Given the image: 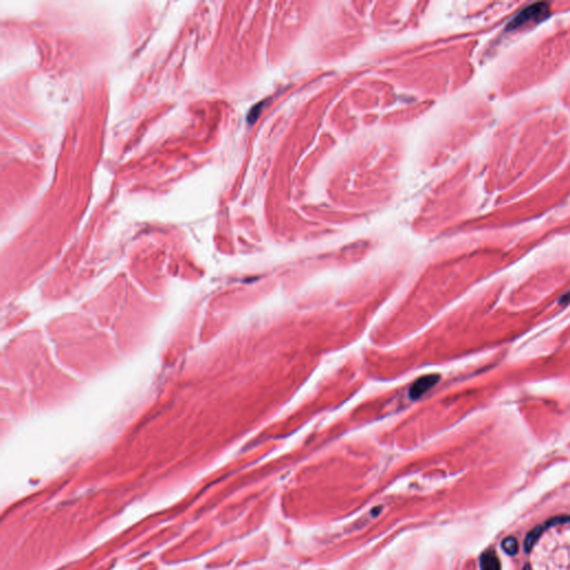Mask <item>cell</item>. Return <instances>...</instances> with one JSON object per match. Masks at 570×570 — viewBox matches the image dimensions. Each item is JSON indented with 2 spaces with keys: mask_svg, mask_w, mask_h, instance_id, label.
<instances>
[{
  "mask_svg": "<svg viewBox=\"0 0 570 570\" xmlns=\"http://www.w3.org/2000/svg\"><path fill=\"white\" fill-rule=\"evenodd\" d=\"M548 15H549V7L547 3L539 2L531 4V6L524 8L522 11H520L518 15L510 21V24L508 25V29L519 28V27H521L524 24H529V22L541 21Z\"/></svg>",
  "mask_w": 570,
  "mask_h": 570,
  "instance_id": "6da1fadb",
  "label": "cell"
},
{
  "mask_svg": "<svg viewBox=\"0 0 570 570\" xmlns=\"http://www.w3.org/2000/svg\"><path fill=\"white\" fill-rule=\"evenodd\" d=\"M439 381L438 375H428V377L421 378L415 382L410 390V396L412 399H418L423 393L430 390L434 384Z\"/></svg>",
  "mask_w": 570,
  "mask_h": 570,
  "instance_id": "7a4b0ae2",
  "label": "cell"
},
{
  "mask_svg": "<svg viewBox=\"0 0 570 570\" xmlns=\"http://www.w3.org/2000/svg\"><path fill=\"white\" fill-rule=\"evenodd\" d=\"M548 528H550L549 524H548V522H546L544 524H539V526H537L535 529H532V530L528 533V536L526 537V539H524V544H523L524 551H526L527 554L530 553L531 549L533 548V546H535V544L538 541V539H539L542 533H544V531L547 530Z\"/></svg>",
  "mask_w": 570,
  "mask_h": 570,
  "instance_id": "3957f363",
  "label": "cell"
},
{
  "mask_svg": "<svg viewBox=\"0 0 570 570\" xmlns=\"http://www.w3.org/2000/svg\"><path fill=\"white\" fill-rule=\"evenodd\" d=\"M481 570H501L499 558L494 550H488L480 558Z\"/></svg>",
  "mask_w": 570,
  "mask_h": 570,
  "instance_id": "277c9868",
  "label": "cell"
},
{
  "mask_svg": "<svg viewBox=\"0 0 570 570\" xmlns=\"http://www.w3.org/2000/svg\"><path fill=\"white\" fill-rule=\"evenodd\" d=\"M501 547H502V549L505 550V553L507 555L514 556V555L518 554V550H519L518 541L513 536L505 538V539L502 540V542H501Z\"/></svg>",
  "mask_w": 570,
  "mask_h": 570,
  "instance_id": "5b68a950",
  "label": "cell"
},
{
  "mask_svg": "<svg viewBox=\"0 0 570 570\" xmlns=\"http://www.w3.org/2000/svg\"><path fill=\"white\" fill-rule=\"evenodd\" d=\"M570 301V292L567 293L566 295H564L563 297H560V304H565V303H567Z\"/></svg>",
  "mask_w": 570,
  "mask_h": 570,
  "instance_id": "8992f818",
  "label": "cell"
},
{
  "mask_svg": "<svg viewBox=\"0 0 570 570\" xmlns=\"http://www.w3.org/2000/svg\"><path fill=\"white\" fill-rule=\"evenodd\" d=\"M522 570H532V569H531V566H530V565L527 564V565H524V566H523V569H522Z\"/></svg>",
  "mask_w": 570,
  "mask_h": 570,
  "instance_id": "52a82bcc",
  "label": "cell"
}]
</instances>
